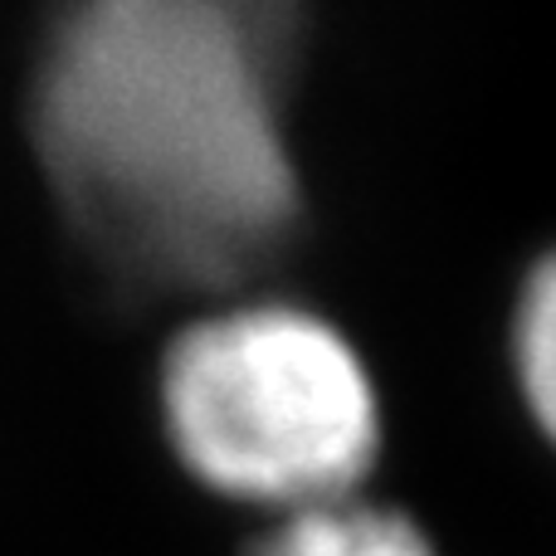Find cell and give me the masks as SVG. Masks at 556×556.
Returning <instances> with one entry per match:
<instances>
[{"instance_id": "1", "label": "cell", "mask_w": 556, "mask_h": 556, "mask_svg": "<svg viewBox=\"0 0 556 556\" xmlns=\"http://www.w3.org/2000/svg\"><path fill=\"white\" fill-rule=\"evenodd\" d=\"M283 35L260 5L98 0L54 29L35 137L74 220L152 283H230L298 225Z\"/></svg>"}, {"instance_id": "2", "label": "cell", "mask_w": 556, "mask_h": 556, "mask_svg": "<svg viewBox=\"0 0 556 556\" xmlns=\"http://www.w3.org/2000/svg\"><path fill=\"white\" fill-rule=\"evenodd\" d=\"M162 415L191 473L283 513L352 498L381 450L362 356L332 323L288 303L186 327L162 366Z\"/></svg>"}, {"instance_id": "3", "label": "cell", "mask_w": 556, "mask_h": 556, "mask_svg": "<svg viewBox=\"0 0 556 556\" xmlns=\"http://www.w3.org/2000/svg\"><path fill=\"white\" fill-rule=\"evenodd\" d=\"M254 556H434L425 532L391 508L356 498L288 513Z\"/></svg>"}, {"instance_id": "4", "label": "cell", "mask_w": 556, "mask_h": 556, "mask_svg": "<svg viewBox=\"0 0 556 556\" xmlns=\"http://www.w3.org/2000/svg\"><path fill=\"white\" fill-rule=\"evenodd\" d=\"M513 352H518L522 395H528L538 425L556 440V254L542 260L522 288Z\"/></svg>"}]
</instances>
